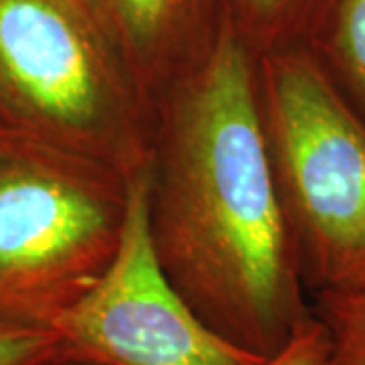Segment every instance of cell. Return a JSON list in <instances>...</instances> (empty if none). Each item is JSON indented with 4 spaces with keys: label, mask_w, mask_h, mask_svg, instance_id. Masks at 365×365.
<instances>
[{
    "label": "cell",
    "mask_w": 365,
    "mask_h": 365,
    "mask_svg": "<svg viewBox=\"0 0 365 365\" xmlns=\"http://www.w3.org/2000/svg\"><path fill=\"white\" fill-rule=\"evenodd\" d=\"M181 83L153 187L158 258L207 325L268 359L313 309L274 175L258 57L223 23Z\"/></svg>",
    "instance_id": "6da1fadb"
},
{
    "label": "cell",
    "mask_w": 365,
    "mask_h": 365,
    "mask_svg": "<svg viewBox=\"0 0 365 365\" xmlns=\"http://www.w3.org/2000/svg\"><path fill=\"white\" fill-rule=\"evenodd\" d=\"M258 90L304 288H365V118L313 49L260 55Z\"/></svg>",
    "instance_id": "7a4b0ae2"
},
{
    "label": "cell",
    "mask_w": 365,
    "mask_h": 365,
    "mask_svg": "<svg viewBox=\"0 0 365 365\" xmlns=\"http://www.w3.org/2000/svg\"><path fill=\"white\" fill-rule=\"evenodd\" d=\"M86 160L0 128V314L47 325L106 268L120 213Z\"/></svg>",
    "instance_id": "3957f363"
},
{
    "label": "cell",
    "mask_w": 365,
    "mask_h": 365,
    "mask_svg": "<svg viewBox=\"0 0 365 365\" xmlns=\"http://www.w3.org/2000/svg\"><path fill=\"white\" fill-rule=\"evenodd\" d=\"M67 361L91 365H262L266 357L220 335L185 300L158 258L153 179L124 185L116 248L100 276L49 323Z\"/></svg>",
    "instance_id": "277c9868"
},
{
    "label": "cell",
    "mask_w": 365,
    "mask_h": 365,
    "mask_svg": "<svg viewBox=\"0 0 365 365\" xmlns=\"http://www.w3.org/2000/svg\"><path fill=\"white\" fill-rule=\"evenodd\" d=\"M126 78L90 0H0L2 130L86 158Z\"/></svg>",
    "instance_id": "5b68a950"
},
{
    "label": "cell",
    "mask_w": 365,
    "mask_h": 365,
    "mask_svg": "<svg viewBox=\"0 0 365 365\" xmlns=\"http://www.w3.org/2000/svg\"><path fill=\"white\" fill-rule=\"evenodd\" d=\"M134 81L187 76L222 29L217 0H90Z\"/></svg>",
    "instance_id": "8992f818"
},
{
    "label": "cell",
    "mask_w": 365,
    "mask_h": 365,
    "mask_svg": "<svg viewBox=\"0 0 365 365\" xmlns=\"http://www.w3.org/2000/svg\"><path fill=\"white\" fill-rule=\"evenodd\" d=\"M333 0H217L222 21L256 57L313 49Z\"/></svg>",
    "instance_id": "52a82bcc"
},
{
    "label": "cell",
    "mask_w": 365,
    "mask_h": 365,
    "mask_svg": "<svg viewBox=\"0 0 365 365\" xmlns=\"http://www.w3.org/2000/svg\"><path fill=\"white\" fill-rule=\"evenodd\" d=\"M313 51L365 118V0H333Z\"/></svg>",
    "instance_id": "ba28073f"
},
{
    "label": "cell",
    "mask_w": 365,
    "mask_h": 365,
    "mask_svg": "<svg viewBox=\"0 0 365 365\" xmlns=\"http://www.w3.org/2000/svg\"><path fill=\"white\" fill-rule=\"evenodd\" d=\"M313 313L325 327L337 365H365V288L317 294Z\"/></svg>",
    "instance_id": "9c48e42d"
},
{
    "label": "cell",
    "mask_w": 365,
    "mask_h": 365,
    "mask_svg": "<svg viewBox=\"0 0 365 365\" xmlns=\"http://www.w3.org/2000/svg\"><path fill=\"white\" fill-rule=\"evenodd\" d=\"M67 361L51 327L0 314V365H57Z\"/></svg>",
    "instance_id": "30bf717a"
},
{
    "label": "cell",
    "mask_w": 365,
    "mask_h": 365,
    "mask_svg": "<svg viewBox=\"0 0 365 365\" xmlns=\"http://www.w3.org/2000/svg\"><path fill=\"white\" fill-rule=\"evenodd\" d=\"M262 365H337L325 327L314 317L309 319L288 343Z\"/></svg>",
    "instance_id": "8fae6325"
},
{
    "label": "cell",
    "mask_w": 365,
    "mask_h": 365,
    "mask_svg": "<svg viewBox=\"0 0 365 365\" xmlns=\"http://www.w3.org/2000/svg\"><path fill=\"white\" fill-rule=\"evenodd\" d=\"M57 365H91V364H81V361H63V364H57Z\"/></svg>",
    "instance_id": "7c38bea8"
}]
</instances>
